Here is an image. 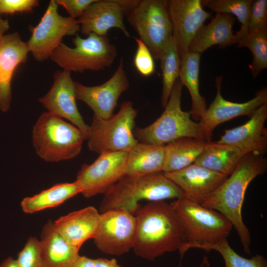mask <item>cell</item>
Returning <instances> with one entry per match:
<instances>
[{"mask_svg": "<svg viewBox=\"0 0 267 267\" xmlns=\"http://www.w3.org/2000/svg\"><path fill=\"white\" fill-rule=\"evenodd\" d=\"M208 141L192 137H182L165 145L163 173L176 172L194 163Z\"/></svg>", "mask_w": 267, "mask_h": 267, "instance_id": "484cf974", "label": "cell"}, {"mask_svg": "<svg viewBox=\"0 0 267 267\" xmlns=\"http://www.w3.org/2000/svg\"><path fill=\"white\" fill-rule=\"evenodd\" d=\"M9 28L8 21L3 19L0 14V42Z\"/></svg>", "mask_w": 267, "mask_h": 267, "instance_id": "ab89813d", "label": "cell"}, {"mask_svg": "<svg viewBox=\"0 0 267 267\" xmlns=\"http://www.w3.org/2000/svg\"><path fill=\"white\" fill-rule=\"evenodd\" d=\"M100 218L96 209L88 206L53 222L55 229L69 244L79 248L96 233Z\"/></svg>", "mask_w": 267, "mask_h": 267, "instance_id": "44dd1931", "label": "cell"}, {"mask_svg": "<svg viewBox=\"0 0 267 267\" xmlns=\"http://www.w3.org/2000/svg\"><path fill=\"white\" fill-rule=\"evenodd\" d=\"M134 215L137 226L133 249L137 256L152 261L166 252L179 251L186 242L177 213L164 200L149 202Z\"/></svg>", "mask_w": 267, "mask_h": 267, "instance_id": "6da1fadb", "label": "cell"}, {"mask_svg": "<svg viewBox=\"0 0 267 267\" xmlns=\"http://www.w3.org/2000/svg\"><path fill=\"white\" fill-rule=\"evenodd\" d=\"M129 87L122 57L115 72L104 84L88 87L75 82L76 99L87 104L93 111V116L103 119L114 115L119 97Z\"/></svg>", "mask_w": 267, "mask_h": 267, "instance_id": "4fadbf2b", "label": "cell"}, {"mask_svg": "<svg viewBox=\"0 0 267 267\" xmlns=\"http://www.w3.org/2000/svg\"><path fill=\"white\" fill-rule=\"evenodd\" d=\"M29 50L18 32L5 34L0 42V110L7 111L11 101V82L16 67L26 61Z\"/></svg>", "mask_w": 267, "mask_h": 267, "instance_id": "ffe728a7", "label": "cell"}, {"mask_svg": "<svg viewBox=\"0 0 267 267\" xmlns=\"http://www.w3.org/2000/svg\"><path fill=\"white\" fill-rule=\"evenodd\" d=\"M0 267H19L16 260L11 257L5 259L0 265Z\"/></svg>", "mask_w": 267, "mask_h": 267, "instance_id": "60d3db41", "label": "cell"}, {"mask_svg": "<svg viewBox=\"0 0 267 267\" xmlns=\"http://www.w3.org/2000/svg\"><path fill=\"white\" fill-rule=\"evenodd\" d=\"M243 155L239 149L232 145L210 141L194 164L228 177L235 170Z\"/></svg>", "mask_w": 267, "mask_h": 267, "instance_id": "d4e9b609", "label": "cell"}, {"mask_svg": "<svg viewBox=\"0 0 267 267\" xmlns=\"http://www.w3.org/2000/svg\"><path fill=\"white\" fill-rule=\"evenodd\" d=\"M237 44L238 47H247L251 50L253 61L249 67L256 78L267 68V29L248 32Z\"/></svg>", "mask_w": 267, "mask_h": 267, "instance_id": "1f68e13d", "label": "cell"}, {"mask_svg": "<svg viewBox=\"0 0 267 267\" xmlns=\"http://www.w3.org/2000/svg\"><path fill=\"white\" fill-rule=\"evenodd\" d=\"M94 262L96 267H121L114 258L109 260L100 258L94 259Z\"/></svg>", "mask_w": 267, "mask_h": 267, "instance_id": "f35d334b", "label": "cell"}, {"mask_svg": "<svg viewBox=\"0 0 267 267\" xmlns=\"http://www.w3.org/2000/svg\"><path fill=\"white\" fill-rule=\"evenodd\" d=\"M267 169L263 155L249 153L244 155L234 172L201 203L203 206L222 214L231 223L244 251L251 255V235L243 222L242 207L250 183Z\"/></svg>", "mask_w": 267, "mask_h": 267, "instance_id": "7a4b0ae2", "label": "cell"}, {"mask_svg": "<svg viewBox=\"0 0 267 267\" xmlns=\"http://www.w3.org/2000/svg\"><path fill=\"white\" fill-rule=\"evenodd\" d=\"M38 3L37 0H0V14L30 11Z\"/></svg>", "mask_w": 267, "mask_h": 267, "instance_id": "d590c367", "label": "cell"}, {"mask_svg": "<svg viewBox=\"0 0 267 267\" xmlns=\"http://www.w3.org/2000/svg\"><path fill=\"white\" fill-rule=\"evenodd\" d=\"M222 79V76L216 77V95L199 121L209 141H211L213 131L220 124L240 116L250 117L259 107L267 103L266 88L258 90L254 97L245 102L237 103L224 99L221 92Z\"/></svg>", "mask_w": 267, "mask_h": 267, "instance_id": "2e32d148", "label": "cell"}, {"mask_svg": "<svg viewBox=\"0 0 267 267\" xmlns=\"http://www.w3.org/2000/svg\"><path fill=\"white\" fill-rule=\"evenodd\" d=\"M75 82L71 72L63 70L54 74V82L49 91L39 99L48 112L70 121L86 137L89 126L84 122L76 102Z\"/></svg>", "mask_w": 267, "mask_h": 267, "instance_id": "9a60e30c", "label": "cell"}, {"mask_svg": "<svg viewBox=\"0 0 267 267\" xmlns=\"http://www.w3.org/2000/svg\"><path fill=\"white\" fill-rule=\"evenodd\" d=\"M100 204L101 213L120 209L134 215L143 199L151 201L179 199L182 190L163 173L145 176L125 175L104 194Z\"/></svg>", "mask_w": 267, "mask_h": 267, "instance_id": "3957f363", "label": "cell"}, {"mask_svg": "<svg viewBox=\"0 0 267 267\" xmlns=\"http://www.w3.org/2000/svg\"><path fill=\"white\" fill-rule=\"evenodd\" d=\"M182 86L178 79L162 115L148 126L134 130V136L139 142L165 145L185 137L210 141L200 122L192 120L190 112L181 109Z\"/></svg>", "mask_w": 267, "mask_h": 267, "instance_id": "277c9868", "label": "cell"}, {"mask_svg": "<svg viewBox=\"0 0 267 267\" xmlns=\"http://www.w3.org/2000/svg\"><path fill=\"white\" fill-rule=\"evenodd\" d=\"M138 111L130 101L120 105L119 112L106 119L93 116L87 136L89 149L99 154L128 151L139 141L134 136Z\"/></svg>", "mask_w": 267, "mask_h": 267, "instance_id": "52a82bcc", "label": "cell"}, {"mask_svg": "<svg viewBox=\"0 0 267 267\" xmlns=\"http://www.w3.org/2000/svg\"><path fill=\"white\" fill-rule=\"evenodd\" d=\"M136 226L134 215L120 209L106 211L100 214L94 243L105 254L123 255L133 248Z\"/></svg>", "mask_w": 267, "mask_h": 267, "instance_id": "8fae6325", "label": "cell"}, {"mask_svg": "<svg viewBox=\"0 0 267 267\" xmlns=\"http://www.w3.org/2000/svg\"><path fill=\"white\" fill-rule=\"evenodd\" d=\"M86 135L75 126L49 112L43 113L34 126L33 142L38 155L58 162L77 156Z\"/></svg>", "mask_w": 267, "mask_h": 267, "instance_id": "5b68a950", "label": "cell"}, {"mask_svg": "<svg viewBox=\"0 0 267 267\" xmlns=\"http://www.w3.org/2000/svg\"><path fill=\"white\" fill-rule=\"evenodd\" d=\"M200 53L187 52L180 57V66L178 79L188 89L192 100L190 111L191 117L200 121L204 116L207 105L205 98L199 91V74Z\"/></svg>", "mask_w": 267, "mask_h": 267, "instance_id": "4316f807", "label": "cell"}, {"mask_svg": "<svg viewBox=\"0 0 267 267\" xmlns=\"http://www.w3.org/2000/svg\"><path fill=\"white\" fill-rule=\"evenodd\" d=\"M197 248L207 251L213 250L218 251L222 256L224 267H267V261L261 255L258 254L250 259L245 258L238 254L229 245L226 238H223L215 244L184 243L179 251L183 256L189 249Z\"/></svg>", "mask_w": 267, "mask_h": 267, "instance_id": "f1b7e54d", "label": "cell"}, {"mask_svg": "<svg viewBox=\"0 0 267 267\" xmlns=\"http://www.w3.org/2000/svg\"><path fill=\"white\" fill-rule=\"evenodd\" d=\"M137 44L134 62L137 71L143 76L148 77L155 71L152 54L147 46L139 38L134 37Z\"/></svg>", "mask_w": 267, "mask_h": 267, "instance_id": "836d02e7", "label": "cell"}, {"mask_svg": "<svg viewBox=\"0 0 267 267\" xmlns=\"http://www.w3.org/2000/svg\"><path fill=\"white\" fill-rule=\"evenodd\" d=\"M163 77L161 105L165 107L173 87L179 78L180 58L173 36L169 41L160 58Z\"/></svg>", "mask_w": 267, "mask_h": 267, "instance_id": "f546056e", "label": "cell"}, {"mask_svg": "<svg viewBox=\"0 0 267 267\" xmlns=\"http://www.w3.org/2000/svg\"><path fill=\"white\" fill-rule=\"evenodd\" d=\"M125 11L118 0H96L85 10L78 19L82 34L93 33L99 36H107L112 28L120 29L128 38L130 34L126 27Z\"/></svg>", "mask_w": 267, "mask_h": 267, "instance_id": "ac0fdd59", "label": "cell"}, {"mask_svg": "<svg viewBox=\"0 0 267 267\" xmlns=\"http://www.w3.org/2000/svg\"><path fill=\"white\" fill-rule=\"evenodd\" d=\"M165 145L138 142L128 151L126 175L145 176L163 173Z\"/></svg>", "mask_w": 267, "mask_h": 267, "instance_id": "cb8c5ba5", "label": "cell"}, {"mask_svg": "<svg viewBox=\"0 0 267 267\" xmlns=\"http://www.w3.org/2000/svg\"><path fill=\"white\" fill-rule=\"evenodd\" d=\"M201 0H167L173 37L180 57L188 52L196 34L211 16L203 9Z\"/></svg>", "mask_w": 267, "mask_h": 267, "instance_id": "5bb4252c", "label": "cell"}, {"mask_svg": "<svg viewBox=\"0 0 267 267\" xmlns=\"http://www.w3.org/2000/svg\"><path fill=\"white\" fill-rule=\"evenodd\" d=\"M236 19L229 13H217L211 21L203 25L198 31L191 42L188 52L201 54L215 44L225 48L235 44L232 27Z\"/></svg>", "mask_w": 267, "mask_h": 267, "instance_id": "603a6c76", "label": "cell"}, {"mask_svg": "<svg viewBox=\"0 0 267 267\" xmlns=\"http://www.w3.org/2000/svg\"><path fill=\"white\" fill-rule=\"evenodd\" d=\"M267 103L259 107L244 124L224 130L216 142L232 145L244 155L249 153L264 155L267 151Z\"/></svg>", "mask_w": 267, "mask_h": 267, "instance_id": "e0dca14e", "label": "cell"}, {"mask_svg": "<svg viewBox=\"0 0 267 267\" xmlns=\"http://www.w3.org/2000/svg\"><path fill=\"white\" fill-rule=\"evenodd\" d=\"M40 241L43 267H73L80 248L68 243L51 221L43 226Z\"/></svg>", "mask_w": 267, "mask_h": 267, "instance_id": "7402d4cb", "label": "cell"}, {"mask_svg": "<svg viewBox=\"0 0 267 267\" xmlns=\"http://www.w3.org/2000/svg\"><path fill=\"white\" fill-rule=\"evenodd\" d=\"M128 151H118L100 154L91 164H83L76 181L86 198L104 194L126 175Z\"/></svg>", "mask_w": 267, "mask_h": 267, "instance_id": "7c38bea8", "label": "cell"}, {"mask_svg": "<svg viewBox=\"0 0 267 267\" xmlns=\"http://www.w3.org/2000/svg\"><path fill=\"white\" fill-rule=\"evenodd\" d=\"M81 193L80 186L76 181L58 183L36 195L24 198L21 203V208L25 213L32 214L57 207Z\"/></svg>", "mask_w": 267, "mask_h": 267, "instance_id": "83f0119b", "label": "cell"}, {"mask_svg": "<svg viewBox=\"0 0 267 267\" xmlns=\"http://www.w3.org/2000/svg\"><path fill=\"white\" fill-rule=\"evenodd\" d=\"M96 0H55L58 5L63 7L70 17L79 18L85 10Z\"/></svg>", "mask_w": 267, "mask_h": 267, "instance_id": "8d00e7d4", "label": "cell"}, {"mask_svg": "<svg viewBox=\"0 0 267 267\" xmlns=\"http://www.w3.org/2000/svg\"><path fill=\"white\" fill-rule=\"evenodd\" d=\"M58 6L55 0L49 1L44 15L33 28L31 38L26 42L29 52L38 61L50 57L64 36L74 35L80 30L78 20L60 15Z\"/></svg>", "mask_w": 267, "mask_h": 267, "instance_id": "30bf717a", "label": "cell"}, {"mask_svg": "<svg viewBox=\"0 0 267 267\" xmlns=\"http://www.w3.org/2000/svg\"><path fill=\"white\" fill-rule=\"evenodd\" d=\"M170 204L186 232V243L215 244L229 235L233 226L220 212L206 208L185 197Z\"/></svg>", "mask_w": 267, "mask_h": 267, "instance_id": "ba28073f", "label": "cell"}, {"mask_svg": "<svg viewBox=\"0 0 267 267\" xmlns=\"http://www.w3.org/2000/svg\"><path fill=\"white\" fill-rule=\"evenodd\" d=\"M126 16L153 58L160 59L173 36L167 0H138Z\"/></svg>", "mask_w": 267, "mask_h": 267, "instance_id": "9c48e42d", "label": "cell"}, {"mask_svg": "<svg viewBox=\"0 0 267 267\" xmlns=\"http://www.w3.org/2000/svg\"><path fill=\"white\" fill-rule=\"evenodd\" d=\"M253 0H202V5L216 13L235 15L241 23L240 30L234 35L235 44L248 33V25Z\"/></svg>", "mask_w": 267, "mask_h": 267, "instance_id": "4dcf8cb0", "label": "cell"}, {"mask_svg": "<svg viewBox=\"0 0 267 267\" xmlns=\"http://www.w3.org/2000/svg\"><path fill=\"white\" fill-rule=\"evenodd\" d=\"M72 41L74 47L62 43L50 56L63 70L80 73L104 70L113 63L117 55L107 36L91 33L83 39L77 35Z\"/></svg>", "mask_w": 267, "mask_h": 267, "instance_id": "8992f818", "label": "cell"}, {"mask_svg": "<svg viewBox=\"0 0 267 267\" xmlns=\"http://www.w3.org/2000/svg\"><path fill=\"white\" fill-rule=\"evenodd\" d=\"M73 267H96L94 259L84 256L79 255Z\"/></svg>", "mask_w": 267, "mask_h": 267, "instance_id": "74e56055", "label": "cell"}, {"mask_svg": "<svg viewBox=\"0 0 267 267\" xmlns=\"http://www.w3.org/2000/svg\"><path fill=\"white\" fill-rule=\"evenodd\" d=\"M16 261L19 267H43L40 240L30 237Z\"/></svg>", "mask_w": 267, "mask_h": 267, "instance_id": "d6a6232c", "label": "cell"}, {"mask_svg": "<svg viewBox=\"0 0 267 267\" xmlns=\"http://www.w3.org/2000/svg\"><path fill=\"white\" fill-rule=\"evenodd\" d=\"M267 29V0H253L250 9L248 33Z\"/></svg>", "mask_w": 267, "mask_h": 267, "instance_id": "e575fe53", "label": "cell"}, {"mask_svg": "<svg viewBox=\"0 0 267 267\" xmlns=\"http://www.w3.org/2000/svg\"><path fill=\"white\" fill-rule=\"evenodd\" d=\"M164 174L182 190L184 196L200 204L228 177L194 163Z\"/></svg>", "mask_w": 267, "mask_h": 267, "instance_id": "d6986e66", "label": "cell"}]
</instances>
